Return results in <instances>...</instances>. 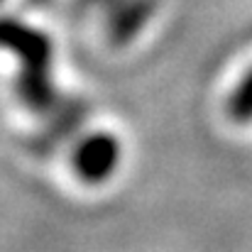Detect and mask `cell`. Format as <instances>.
<instances>
[{"label": "cell", "instance_id": "6da1fadb", "mask_svg": "<svg viewBox=\"0 0 252 252\" xmlns=\"http://www.w3.org/2000/svg\"><path fill=\"white\" fill-rule=\"evenodd\" d=\"M0 47L17 54V62L22 64L20 71V95L32 108H47L52 103V81H49V66H52V44L47 34L15 22V20H0Z\"/></svg>", "mask_w": 252, "mask_h": 252}, {"label": "cell", "instance_id": "7a4b0ae2", "mask_svg": "<svg viewBox=\"0 0 252 252\" xmlns=\"http://www.w3.org/2000/svg\"><path fill=\"white\" fill-rule=\"evenodd\" d=\"M120 164V142L108 132L88 135L74 152V171L86 184H100Z\"/></svg>", "mask_w": 252, "mask_h": 252}, {"label": "cell", "instance_id": "3957f363", "mask_svg": "<svg viewBox=\"0 0 252 252\" xmlns=\"http://www.w3.org/2000/svg\"><path fill=\"white\" fill-rule=\"evenodd\" d=\"M147 15H150V5H145V2H140V0L130 2L127 7H123V10L110 20V37H113L115 42L130 39V37L145 25Z\"/></svg>", "mask_w": 252, "mask_h": 252}, {"label": "cell", "instance_id": "277c9868", "mask_svg": "<svg viewBox=\"0 0 252 252\" xmlns=\"http://www.w3.org/2000/svg\"><path fill=\"white\" fill-rule=\"evenodd\" d=\"M230 110H233V115H238V118H250L252 115V74L240 84V88L235 91Z\"/></svg>", "mask_w": 252, "mask_h": 252}]
</instances>
